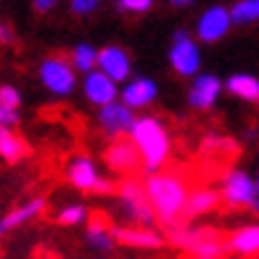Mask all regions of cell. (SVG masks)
Returning <instances> with one entry per match:
<instances>
[{
	"label": "cell",
	"instance_id": "6da1fadb",
	"mask_svg": "<svg viewBox=\"0 0 259 259\" xmlns=\"http://www.w3.org/2000/svg\"><path fill=\"white\" fill-rule=\"evenodd\" d=\"M146 193L148 201L154 206L161 222L175 225V220H180L185 214V204H188V185L178 172H151V178L146 183Z\"/></svg>",
	"mask_w": 259,
	"mask_h": 259
},
{
	"label": "cell",
	"instance_id": "7a4b0ae2",
	"mask_svg": "<svg viewBox=\"0 0 259 259\" xmlns=\"http://www.w3.org/2000/svg\"><path fill=\"white\" fill-rule=\"evenodd\" d=\"M130 140L138 146L143 167L148 172H156L169 156V133L161 124V119L154 116H140L130 127Z\"/></svg>",
	"mask_w": 259,
	"mask_h": 259
},
{
	"label": "cell",
	"instance_id": "3957f363",
	"mask_svg": "<svg viewBox=\"0 0 259 259\" xmlns=\"http://www.w3.org/2000/svg\"><path fill=\"white\" fill-rule=\"evenodd\" d=\"M40 82L53 96H69L77 88V69L64 56H51L40 64Z\"/></svg>",
	"mask_w": 259,
	"mask_h": 259
},
{
	"label": "cell",
	"instance_id": "277c9868",
	"mask_svg": "<svg viewBox=\"0 0 259 259\" xmlns=\"http://www.w3.org/2000/svg\"><path fill=\"white\" fill-rule=\"evenodd\" d=\"M169 238H172L175 246L191 251V256L193 254L222 256V251H225V243L220 241V235L211 233V230H201V228H175Z\"/></svg>",
	"mask_w": 259,
	"mask_h": 259
},
{
	"label": "cell",
	"instance_id": "5b68a950",
	"mask_svg": "<svg viewBox=\"0 0 259 259\" xmlns=\"http://www.w3.org/2000/svg\"><path fill=\"white\" fill-rule=\"evenodd\" d=\"M119 201H122V209L127 211V217L138 222V225H151L156 220V211L148 201V193H146V185H140L135 180H127L122 183L119 188Z\"/></svg>",
	"mask_w": 259,
	"mask_h": 259
},
{
	"label": "cell",
	"instance_id": "8992f818",
	"mask_svg": "<svg viewBox=\"0 0 259 259\" xmlns=\"http://www.w3.org/2000/svg\"><path fill=\"white\" fill-rule=\"evenodd\" d=\"M169 64L180 77H193V74H198V69H201V51H198V45L191 40V34L183 32V29L175 32V40H172V48H169Z\"/></svg>",
	"mask_w": 259,
	"mask_h": 259
},
{
	"label": "cell",
	"instance_id": "52a82bcc",
	"mask_svg": "<svg viewBox=\"0 0 259 259\" xmlns=\"http://www.w3.org/2000/svg\"><path fill=\"white\" fill-rule=\"evenodd\" d=\"M66 180L74 188H79V191H93V193H109L111 191V183L103 180V175L98 172V167L88 156H77L66 164Z\"/></svg>",
	"mask_w": 259,
	"mask_h": 259
},
{
	"label": "cell",
	"instance_id": "ba28073f",
	"mask_svg": "<svg viewBox=\"0 0 259 259\" xmlns=\"http://www.w3.org/2000/svg\"><path fill=\"white\" fill-rule=\"evenodd\" d=\"M222 198H225L228 206H235V209L251 206L259 198V188L251 180V175H246L243 169H233L222 180Z\"/></svg>",
	"mask_w": 259,
	"mask_h": 259
},
{
	"label": "cell",
	"instance_id": "9c48e42d",
	"mask_svg": "<svg viewBox=\"0 0 259 259\" xmlns=\"http://www.w3.org/2000/svg\"><path fill=\"white\" fill-rule=\"evenodd\" d=\"M230 27H233L230 11L222 8V6H211V8H206L201 14V19H198L196 32H198V40L217 42V40H222L230 32Z\"/></svg>",
	"mask_w": 259,
	"mask_h": 259
},
{
	"label": "cell",
	"instance_id": "30bf717a",
	"mask_svg": "<svg viewBox=\"0 0 259 259\" xmlns=\"http://www.w3.org/2000/svg\"><path fill=\"white\" fill-rule=\"evenodd\" d=\"M135 122V116H133V109H130L127 103H106L101 106V111H98V124L106 135H111V138H119V135H130V127H133Z\"/></svg>",
	"mask_w": 259,
	"mask_h": 259
},
{
	"label": "cell",
	"instance_id": "8fae6325",
	"mask_svg": "<svg viewBox=\"0 0 259 259\" xmlns=\"http://www.w3.org/2000/svg\"><path fill=\"white\" fill-rule=\"evenodd\" d=\"M119 82H114L109 74H103L101 69H93V72L85 74V82H82V90H85V98L93 103V106H106L116 101L119 96Z\"/></svg>",
	"mask_w": 259,
	"mask_h": 259
},
{
	"label": "cell",
	"instance_id": "7c38bea8",
	"mask_svg": "<svg viewBox=\"0 0 259 259\" xmlns=\"http://www.w3.org/2000/svg\"><path fill=\"white\" fill-rule=\"evenodd\" d=\"M106 164L114 172H135L143 164V159H140V151L133 140H114L106 148Z\"/></svg>",
	"mask_w": 259,
	"mask_h": 259
},
{
	"label": "cell",
	"instance_id": "4fadbf2b",
	"mask_svg": "<svg viewBox=\"0 0 259 259\" xmlns=\"http://www.w3.org/2000/svg\"><path fill=\"white\" fill-rule=\"evenodd\" d=\"M45 206H48V204H45V198L37 196V198H29V201L19 204L16 209H11L6 217H0V238H3L6 233H11V230L27 225V222H32V220H37L45 211Z\"/></svg>",
	"mask_w": 259,
	"mask_h": 259
},
{
	"label": "cell",
	"instance_id": "5bb4252c",
	"mask_svg": "<svg viewBox=\"0 0 259 259\" xmlns=\"http://www.w3.org/2000/svg\"><path fill=\"white\" fill-rule=\"evenodd\" d=\"M103 74H109L114 82H124L130 79V69H133V64H130V56L119 48V45H109V48L98 51V64H96Z\"/></svg>",
	"mask_w": 259,
	"mask_h": 259
},
{
	"label": "cell",
	"instance_id": "9a60e30c",
	"mask_svg": "<svg viewBox=\"0 0 259 259\" xmlns=\"http://www.w3.org/2000/svg\"><path fill=\"white\" fill-rule=\"evenodd\" d=\"M119 93H122V103H127L130 109H146V106L156 101L159 88L148 77H135V79H127V85Z\"/></svg>",
	"mask_w": 259,
	"mask_h": 259
},
{
	"label": "cell",
	"instance_id": "2e32d148",
	"mask_svg": "<svg viewBox=\"0 0 259 259\" xmlns=\"http://www.w3.org/2000/svg\"><path fill=\"white\" fill-rule=\"evenodd\" d=\"M220 90H222V85H220V79L214 74H196L193 85H191V93H188V103L198 111H206V109L214 106Z\"/></svg>",
	"mask_w": 259,
	"mask_h": 259
},
{
	"label": "cell",
	"instance_id": "e0dca14e",
	"mask_svg": "<svg viewBox=\"0 0 259 259\" xmlns=\"http://www.w3.org/2000/svg\"><path fill=\"white\" fill-rule=\"evenodd\" d=\"M114 233V238L116 241H122L127 246H135V249H159V246L164 243V238L156 233V230H151V228H111Z\"/></svg>",
	"mask_w": 259,
	"mask_h": 259
},
{
	"label": "cell",
	"instance_id": "ac0fdd59",
	"mask_svg": "<svg viewBox=\"0 0 259 259\" xmlns=\"http://www.w3.org/2000/svg\"><path fill=\"white\" fill-rule=\"evenodd\" d=\"M85 238H88V243L93 246V249H98V251H111L114 249V241H116L103 214H93Z\"/></svg>",
	"mask_w": 259,
	"mask_h": 259
},
{
	"label": "cell",
	"instance_id": "d6986e66",
	"mask_svg": "<svg viewBox=\"0 0 259 259\" xmlns=\"http://www.w3.org/2000/svg\"><path fill=\"white\" fill-rule=\"evenodd\" d=\"M220 193L217 191H209V188H201V191H193L188 193V204H185V214L188 217H198V214H206L220 204Z\"/></svg>",
	"mask_w": 259,
	"mask_h": 259
},
{
	"label": "cell",
	"instance_id": "ffe728a7",
	"mask_svg": "<svg viewBox=\"0 0 259 259\" xmlns=\"http://www.w3.org/2000/svg\"><path fill=\"white\" fill-rule=\"evenodd\" d=\"M27 156V146L24 140H21L16 133H11V130H0V159L8 161V164H16Z\"/></svg>",
	"mask_w": 259,
	"mask_h": 259
},
{
	"label": "cell",
	"instance_id": "44dd1931",
	"mask_svg": "<svg viewBox=\"0 0 259 259\" xmlns=\"http://www.w3.org/2000/svg\"><path fill=\"white\" fill-rule=\"evenodd\" d=\"M228 90L241 101H251V103L259 101V79L251 74H233L228 79Z\"/></svg>",
	"mask_w": 259,
	"mask_h": 259
},
{
	"label": "cell",
	"instance_id": "7402d4cb",
	"mask_svg": "<svg viewBox=\"0 0 259 259\" xmlns=\"http://www.w3.org/2000/svg\"><path fill=\"white\" fill-rule=\"evenodd\" d=\"M230 249L238 254H259V225H246L233 233Z\"/></svg>",
	"mask_w": 259,
	"mask_h": 259
},
{
	"label": "cell",
	"instance_id": "603a6c76",
	"mask_svg": "<svg viewBox=\"0 0 259 259\" xmlns=\"http://www.w3.org/2000/svg\"><path fill=\"white\" fill-rule=\"evenodd\" d=\"M96 64H98V51L93 48V45L79 42L77 48L72 51V66L77 69V72L88 74V72H93V69H96Z\"/></svg>",
	"mask_w": 259,
	"mask_h": 259
},
{
	"label": "cell",
	"instance_id": "cb8c5ba5",
	"mask_svg": "<svg viewBox=\"0 0 259 259\" xmlns=\"http://www.w3.org/2000/svg\"><path fill=\"white\" fill-rule=\"evenodd\" d=\"M233 24H254L259 21V0H238L230 8Z\"/></svg>",
	"mask_w": 259,
	"mask_h": 259
},
{
	"label": "cell",
	"instance_id": "d4e9b609",
	"mask_svg": "<svg viewBox=\"0 0 259 259\" xmlns=\"http://www.w3.org/2000/svg\"><path fill=\"white\" fill-rule=\"evenodd\" d=\"M56 220L61 222V225H82V222L88 220V209L82 204H69V206H64L61 211H58Z\"/></svg>",
	"mask_w": 259,
	"mask_h": 259
},
{
	"label": "cell",
	"instance_id": "484cf974",
	"mask_svg": "<svg viewBox=\"0 0 259 259\" xmlns=\"http://www.w3.org/2000/svg\"><path fill=\"white\" fill-rule=\"evenodd\" d=\"M0 106L19 109V106H21V93L14 85H0Z\"/></svg>",
	"mask_w": 259,
	"mask_h": 259
},
{
	"label": "cell",
	"instance_id": "4316f807",
	"mask_svg": "<svg viewBox=\"0 0 259 259\" xmlns=\"http://www.w3.org/2000/svg\"><path fill=\"white\" fill-rule=\"evenodd\" d=\"M154 6V0H119V8L127 14H146Z\"/></svg>",
	"mask_w": 259,
	"mask_h": 259
},
{
	"label": "cell",
	"instance_id": "83f0119b",
	"mask_svg": "<svg viewBox=\"0 0 259 259\" xmlns=\"http://www.w3.org/2000/svg\"><path fill=\"white\" fill-rule=\"evenodd\" d=\"M69 8H72L74 14L85 16V14H93V11L98 8V0H69Z\"/></svg>",
	"mask_w": 259,
	"mask_h": 259
},
{
	"label": "cell",
	"instance_id": "f1b7e54d",
	"mask_svg": "<svg viewBox=\"0 0 259 259\" xmlns=\"http://www.w3.org/2000/svg\"><path fill=\"white\" fill-rule=\"evenodd\" d=\"M19 124V109H8V106H0V127H16Z\"/></svg>",
	"mask_w": 259,
	"mask_h": 259
},
{
	"label": "cell",
	"instance_id": "f546056e",
	"mask_svg": "<svg viewBox=\"0 0 259 259\" xmlns=\"http://www.w3.org/2000/svg\"><path fill=\"white\" fill-rule=\"evenodd\" d=\"M58 0H32V8L37 11V14H48V11L56 8Z\"/></svg>",
	"mask_w": 259,
	"mask_h": 259
},
{
	"label": "cell",
	"instance_id": "4dcf8cb0",
	"mask_svg": "<svg viewBox=\"0 0 259 259\" xmlns=\"http://www.w3.org/2000/svg\"><path fill=\"white\" fill-rule=\"evenodd\" d=\"M16 40V34H14V29H11L8 24H0V45H11Z\"/></svg>",
	"mask_w": 259,
	"mask_h": 259
},
{
	"label": "cell",
	"instance_id": "1f68e13d",
	"mask_svg": "<svg viewBox=\"0 0 259 259\" xmlns=\"http://www.w3.org/2000/svg\"><path fill=\"white\" fill-rule=\"evenodd\" d=\"M169 3H172V6H178V8H185V6H191L193 0H169Z\"/></svg>",
	"mask_w": 259,
	"mask_h": 259
},
{
	"label": "cell",
	"instance_id": "d6a6232c",
	"mask_svg": "<svg viewBox=\"0 0 259 259\" xmlns=\"http://www.w3.org/2000/svg\"><path fill=\"white\" fill-rule=\"evenodd\" d=\"M193 259H222V256H209V254H193Z\"/></svg>",
	"mask_w": 259,
	"mask_h": 259
},
{
	"label": "cell",
	"instance_id": "836d02e7",
	"mask_svg": "<svg viewBox=\"0 0 259 259\" xmlns=\"http://www.w3.org/2000/svg\"><path fill=\"white\" fill-rule=\"evenodd\" d=\"M251 206H254V209H256V214H259V198H256V201H254V204H251Z\"/></svg>",
	"mask_w": 259,
	"mask_h": 259
},
{
	"label": "cell",
	"instance_id": "e575fe53",
	"mask_svg": "<svg viewBox=\"0 0 259 259\" xmlns=\"http://www.w3.org/2000/svg\"><path fill=\"white\" fill-rule=\"evenodd\" d=\"M256 188H259V180H256Z\"/></svg>",
	"mask_w": 259,
	"mask_h": 259
},
{
	"label": "cell",
	"instance_id": "d590c367",
	"mask_svg": "<svg viewBox=\"0 0 259 259\" xmlns=\"http://www.w3.org/2000/svg\"><path fill=\"white\" fill-rule=\"evenodd\" d=\"M0 130H6V127H0Z\"/></svg>",
	"mask_w": 259,
	"mask_h": 259
}]
</instances>
